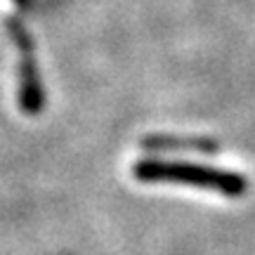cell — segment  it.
Returning a JSON list of instances; mask_svg holds the SVG:
<instances>
[{"instance_id": "1", "label": "cell", "mask_w": 255, "mask_h": 255, "mask_svg": "<svg viewBox=\"0 0 255 255\" xmlns=\"http://www.w3.org/2000/svg\"><path fill=\"white\" fill-rule=\"evenodd\" d=\"M139 182H180L194 184L203 189L220 191L225 196H241L246 191V182L234 173L218 168H201L187 163H161V161H142L132 168Z\"/></svg>"}, {"instance_id": "3", "label": "cell", "mask_w": 255, "mask_h": 255, "mask_svg": "<svg viewBox=\"0 0 255 255\" xmlns=\"http://www.w3.org/2000/svg\"><path fill=\"white\" fill-rule=\"evenodd\" d=\"M149 151H189V154H218V142L213 139H177V137H146L142 142Z\"/></svg>"}, {"instance_id": "2", "label": "cell", "mask_w": 255, "mask_h": 255, "mask_svg": "<svg viewBox=\"0 0 255 255\" xmlns=\"http://www.w3.org/2000/svg\"><path fill=\"white\" fill-rule=\"evenodd\" d=\"M12 36L17 40V45L21 47V69H19V76H21V107L33 114L43 107V95H40V83H38V73L36 66H33V59H31V45L26 40V33L21 31V26L12 24Z\"/></svg>"}]
</instances>
